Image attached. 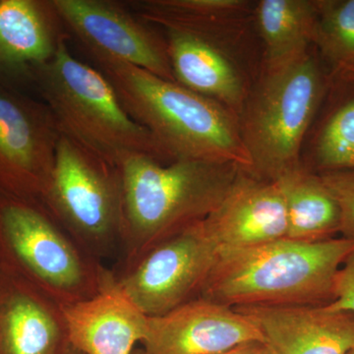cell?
<instances>
[{"label": "cell", "instance_id": "cell-1", "mask_svg": "<svg viewBox=\"0 0 354 354\" xmlns=\"http://www.w3.org/2000/svg\"><path fill=\"white\" fill-rule=\"evenodd\" d=\"M227 162L176 160L162 164L137 156L120 165V271L152 247L213 213L239 169Z\"/></svg>", "mask_w": 354, "mask_h": 354}, {"label": "cell", "instance_id": "cell-2", "mask_svg": "<svg viewBox=\"0 0 354 354\" xmlns=\"http://www.w3.org/2000/svg\"><path fill=\"white\" fill-rule=\"evenodd\" d=\"M95 62L129 115L152 133L172 160L227 162L252 169L239 118L230 109L139 67Z\"/></svg>", "mask_w": 354, "mask_h": 354}, {"label": "cell", "instance_id": "cell-3", "mask_svg": "<svg viewBox=\"0 0 354 354\" xmlns=\"http://www.w3.org/2000/svg\"><path fill=\"white\" fill-rule=\"evenodd\" d=\"M353 250L354 239L346 237L220 250L199 297L230 307L327 304L335 274Z\"/></svg>", "mask_w": 354, "mask_h": 354}, {"label": "cell", "instance_id": "cell-4", "mask_svg": "<svg viewBox=\"0 0 354 354\" xmlns=\"http://www.w3.org/2000/svg\"><path fill=\"white\" fill-rule=\"evenodd\" d=\"M32 85L59 131L111 164L120 167L137 156L174 162L152 133L129 115L108 77L74 57L66 41L37 70Z\"/></svg>", "mask_w": 354, "mask_h": 354}, {"label": "cell", "instance_id": "cell-5", "mask_svg": "<svg viewBox=\"0 0 354 354\" xmlns=\"http://www.w3.org/2000/svg\"><path fill=\"white\" fill-rule=\"evenodd\" d=\"M0 272L60 306L94 297L113 276L39 200L1 192Z\"/></svg>", "mask_w": 354, "mask_h": 354}, {"label": "cell", "instance_id": "cell-6", "mask_svg": "<svg viewBox=\"0 0 354 354\" xmlns=\"http://www.w3.org/2000/svg\"><path fill=\"white\" fill-rule=\"evenodd\" d=\"M327 83L310 53L278 68H260L239 116L253 174L274 180L302 164V144Z\"/></svg>", "mask_w": 354, "mask_h": 354}, {"label": "cell", "instance_id": "cell-7", "mask_svg": "<svg viewBox=\"0 0 354 354\" xmlns=\"http://www.w3.org/2000/svg\"><path fill=\"white\" fill-rule=\"evenodd\" d=\"M41 202L95 259L102 262L120 248V167L62 133Z\"/></svg>", "mask_w": 354, "mask_h": 354}, {"label": "cell", "instance_id": "cell-8", "mask_svg": "<svg viewBox=\"0 0 354 354\" xmlns=\"http://www.w3.org/2000/svg\"><path fill=\"white\" fill-rule=\"evenodd\" d=\"M252 25L253 18L162 27L176 82L239 118L260 71L249 50Z\"/></svg>", "mask_w": 354, "mask_h": 354}, {"label": "cell", "instance_id": "cell-9", "mask_svg": "<svg viewBox=\"0 0 354 354\" xmlns=\"http://www.w3.org/2000/svg\"><path fill=\"white\" fill-rule=\"evenodd\" d=\"M218 252L202 220L158 242L114 278L147 316L164 315L199 297Z\"/></svg>", "mask_w": 354, "mask_h": 354}, {"label": "cell", "instance_id": "cell-10", "mask_svg": "<svg viewBox=\"0 0 354 354\" xmlns=\"http://www.w3.org/2000/svg\"><path fill=\"white\" fill-rule=\"evenodd\" d=\"M60 134L44 102L0 83V192L41 201Z\"/></svg>", "mask_w": 354, "mask_h": 354}, {"label": "cell", "instance_id": "cell-11", "mask_svg": "<svg viewBox=\"0 0 354 354\" xmlns=\"http://www.w3.org/2000/svg\"><path fill=\"white\" fill-rule=\"evenodd\" d=\"M53 4L64 27L95 62L133 65L176 82L165 39L120 2L53 0Z\"/></svg>", "mask_w": 354, "mask_h": 354}, {"label": "cell", "instance_id": "cell-12", "mask_svg": "<svg viewBox=\"0 0 354 354\" xmlns=\"http://www.w3.org/2000/svg\"><path fill=\"white\" fill-rule=\"evenodd\" d=\"M265 342L248 317L234 307L197 297L164 315L148 317L142 344L149 354H223Z\"/></svg>", "mask_w": 354, "mask_h": 354}, {"label": "cell", "instance_id": "cell-13", "mask_svg": "<svg viewBox=\"0 0 354 354\" xmlns=\"http://www.w3.org/2000/svg\"><path fill=\"white\" fill-rule=\"evenodd\" d=\"M204 223L220 250L286 239L288 218L279 183L249 169H239L227 195Z\"/></svg>", "mask_w": 354, "mask_h": 354}, {"label": "cell", "instance_id": "cell-14", "mask_svg": "<svg viewBox=\"0 0 354 354\" xmlns=\"http://www.w3.org/2000/svg\"><path fill=\"white\" fill-rule=\"evenodd\" d=\"M261 330L274 354H349L354 351V313L325 304L234 307Z\"/></svg>", "mask_w": 354, "mask_h": 354}, {"label": "cell", "instance_id": "cell-15", "mask_svg": "<svg viewBox=\"0 0 354 354\" xmlns=\"http://www.w3.org/2000/svg\"><path fill=\"white\" fill-rule=\"evenodd\" d=\"M53 0H0V83L19 90L66 41Z\"/></svg>", "mask_w": 354, "mask_h": 354}, {"label": "cell", "instance_id": "cell-16", "mask_svg": "<svg viewBox=\"0 0 354 354\" xmlns=\"http://www.w3.org/2000/svg\"><path fill=\"white\" fill-rule=\"evenodd\" d=\"M72 348L83 354H132L148 316L123 292L114 274L94 297L62 306Z\"/></svg>", "mask_w": 354, "mask_h": 354}, {"label": "cell", "instance_id": "cell-17", "mask_svg": "<svg viewBox=\"0 0 354 354\" xmlns=\"http://www.w3.org/2000/svg\"><path fill=\"white\" fill-rule=\"evenodd\" d=\"M69 346L62 306L0 272V354H64Z\"/></svg>", "mask_w": 354, "mask_h": 354}, {"label": "cell", "instance_id": "cell-18", "mask_svg": "<svg viewBox=\"0 0 354 354\" xmlns=\"http://www.w3.org/2000/svg\"><path fill=\"white\" fill-rule=\"evenodd\" d=\"M316 20L315 0L256 1L253 24L262 41L260 68H278L308 53Z\"/></svg>", "mask_w": 354, "mask_h": 354}, {"label": "cell", "instance_id": "cell-19", "mask_svg": "<svg viewBox=\"0 0 354 354\" xmlns=\"http://www.w3.org/2000/svg\"><path fill=\"white\" fill-rule=\"evenodd\" d=\"M274 180L279 183L285 200L286 239L322 241L341 232V209L318 174L310 171L302 162Z\"/></svg>", "mask_w": 354, "mask_h": 354}, {"label": "cell", "instance_id": "cell-20", "mask_svg": "<svg viewBox=\"0 0 354 354\" xmlns=\"http://www.w3.org/2000/svg\"><path fill=\"white\" fill-rule=\"evenodd\" d=\"M129 3L142 20L158 27L251 20L255 6L248 0H142Z\"/></svg>", "mask_w": 354, "mask_h": 354}, {"label": "cell", "instance_id": "cell-21", "mask_svg": "<svg viewBox=\"0 0 354 354\" xmlns=\"http://www.w3.org/2000/svg\"><path fill=\"white\" fill-rule=\"evenodd\" d=\"M313 44L337 73L354 68V0H315Z\"/></svg>", "mask_w": 354, "mask_h": 354}, {"label": "cell", "instance_id": "cell-22", "mask_svg": "<svg viewBox=\"0 0 354 354\" xmlns=\"http://www.w3.org/2000/svg\"><path fill=\"white\" fill-rule=\"evenodd\" d=\"M311 165L319 174L354 169V97L328 116L311 147Z\"/></svg>", "mask_w": 354, "mask_h": 354}, {"label": "cell", "instance_id": "cell-23", "mask_svg": "<svg viewBox=\"0 0 354 354\" xmlns=\"http://www.w3.org/2000/svg\"><path fill=\"white\" fill-rule=\"evenodd\" d=\"M335 197L342 213L341 232L354 239V169L318 174Z\"/></svg>", "mask_w": 354, "mask_h": 354}, {"label": "cell", "instance_id": "cell-24", "mask_svg": "<svg viewBox=\"0 0 354 354\" xmlns=\"http://www.w3.org/2000/svg\"><path fill=\"white\" fill-rule=\"evenodd\" d=\"M325 305L330 310L354 313V250L335 274L332 301Z\"/></svg>", "mask_w": 354, "mask_h": 354}, {"label": "cell", "instance_id": "cell-25", "mask_svg": "<svg viewBox=\"0 0 354 354\" xmlns=\"http://www.w3.org/2000/svg\"><path fill=\"white\" fill-rule=\"evenodd\" d=\"M223 354H274L265 342H249L239 344Z\"/></svg>", "mask_w": 354, "mask_h": 354}, {"label": "cell", "instance_id": "cell-26", "mask_svg": "<svg viewBox=\"0 0 354 354\" xmlns=\"http://www.w3.org/2000/svg\"><path fill=\"white\" fill-rule=\"evenodd\" d=\"M339 75H341L342 78L344 79V80L354 83V68L346 70V71L342 72Z\"/></svg>", "mask_w": 354, "mask_h": 354}, {"label": "cell", "instance_id": "cell-27", "mask_svg": "<svg viewBox=\"0 0 354 354\" xmlns=\"http://www.w3.org/2000/svg\"><path fill=\"white\" fill-rule=\"evenodd\" d=\"M64 354H83L81 353L80 351H76L75 348H72L71 346H69V348H67V351H65Z\"/></svg>", "mask_w": 354, "mask_h": 354}, {"label": "cell", "instance_id": "cell-28", "mask_svg": "<svg viewBox=\"0 0 354 354\" xmlns=\"http://www.w3.org/2000/svg\"><path fill=\"white\" fill-rule=\"evenodd\" d=\"M132 354H149V353H147V351L144 348H142V349L135 348L134 351H133Z\"/></svg>", "mask_w": 354, "mask_h": 354}, {"label": "cell", "instance_id": "cell-29", "mask_svg": "<svg viewBox=\"0 0 354 354\" xmlns=\"http://www.w3.org/2000/svg\"><path fill=\"white\" fill-rule=\"evenodd\" d=\"M349 354H354V351H351V353Z\"/></svg>", "mask_w": 354, "mask_h": 354}]
</instances>
